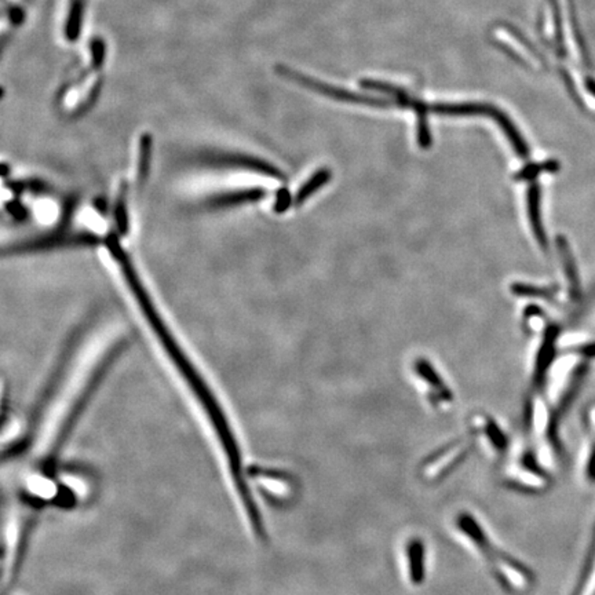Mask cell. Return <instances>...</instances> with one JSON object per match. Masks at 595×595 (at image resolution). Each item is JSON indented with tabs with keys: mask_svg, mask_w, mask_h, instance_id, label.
<instances>
[{
	"mask_svg": "<svg viewBox=\"0 0 595 595\" xmlns=\"http://www.w3.org/2000/svg\"><path fill=\"white\" fill-rule=\"evenodd\" d=\"M123 351L104 325H87L12 440L0 446V595L14 594L42 521L75 499L63 459Z\"/></svg>",
	"mask_w": 595,
	"mask_h": 595,
	"instance_id": "cell-1",
	"label": "cell"
},
{
	"mask_svg": "<svg viewBox=\"0 0 595 595\" xmlns=\"http://www.w3.org/2000/svg\"><path fill=\"white\" fill-rule=\"evenodd\" d=\"M139 313L166 371L210 440L245 521L258 523L262 517L248 483L250 475L245 469V449L224 401L187 350V346L174 334L170 325L161 320L152 301L141 303Z\"/></svg>",
	"mask_w": 595,
	"mask_h": 595,
	"instance_id": "cell-2",
	"label": "cell"
},
{
	"mask_svg": "<svg viewBox=\"0 0 595 595\" xmlns=\"http://www.w3.org/2000/svg\"><path fill=\"white\" fill-rule=\"evenodd\" d=\"M430 113L441 116H489L494 105L478 104V102H463V104H443L428 105Z\"/></svg>",
	"mask_w": 595,
	"mask_h": 595,
	"instance_id": "cell-3",
	"label": "cell"
},
{
	"mask_svg": "<svg viewBox=\"0 0 595 595\" xmlns=\"http://www.w3.org/2000/svg\"><path fill=\"white\" fill-rule=\"evenodd\" d=\"M528 216L533 226V234L542 248H547L546 232H544L543 222H542L541 211V187L538 184H533L528 189Z\"/></svg>",
	"mask_w": 595,
	"mask_h": 595,
	"instance_id": "cell-4",
	"label": "cell"
},
{
	"mask_svg": "<svg viewBox=\"0 0 595 595\" xmlns=\"http://www.w3.org/2000/svg\"><path fill=\"white\" fill-rule=\"evenodd\" d=\"M489 118L494 119V121H496V123L499 124V127L504 130V132L506 134L507 139H509L510 144H512L513 149L515 150V153H517L521 158H528V145H526L525 139L521 136L517 127L513 123L512 119H510L506 113L502 112L499 108L494 107V110H492Z\"/></svg>",
	"mask_w": 595,
	"mask_h": 595,
	"instance_id": "cell-5",
	"label": "cell"
},
{
	"mask_svg": "<svg viewBox=\"0 0 595 595\" xmlns=\"http://www.w3.org/2000/svg\"><path fill=\"white\" fill-rule=\"evenodd\" d=\"M557 248L560 253L562 264H564V271L567 274L568 282L571 285V295L572 300H581V282H579L578 269H576L575 259L571 254L570 245H568L567 239L562 236L557 237Z\"/></svg>",
	"mask_w": 595,
	"mask_h": 595,
	"instance_id": "cell-6",
	"label": "cell"
},
{
	"mask_svg": "<svg viewBox=\"0 0 595 595\" xmlns=\"http://www.w3.org/2000/svg\"><path fill=\"white\" fill-rule=\"evenodd\" d=\"M268 193L262 187H253V189L236 190V192L216 196V197L211 198L210 203L214 206L242 205V203L259 202Z\"/></svg>",
	"mask_w": 595,
	"mask_h": 595,
	"instance_id": "cell-7",
	"label": "cell"
},
{
	"mask_svg": "<svg viewBox=\"0 0 595 595\" xmlns=\"http://www.w3.org/2000/svg\"><path fill=\"white\" fill-rule=\"evenodd\" d=\"M332 178V173L328 168H320L317 170L305 184L301 187V189L296 192L295 197H293V205L296 207H300L303 203L311 197L313 193H316L317 190L321 189L325 184H327L330 179Z\"/></svg>",
	"mask_w": 595,
	"mask_h": 595,
	"instance_id": "cell-8",
	"label": "cell"
},
{
	"mask_svg": "<svg viewBox=\"0 0 595 595\" xmlns=\"http://www.w3.org/2000/svg\"><path fill=\"white\" fill-rule=\"evenodd\" d=\"M558 337V327L555 325H549L544 334L543 345H542L541 353L538 357V367H536V377H543L549 367L550 361L554 356L555 340Z\"/></svg>",
	"mask_w": 595,
	"mask_h": 595,
	"instance_id": "cell-9",
	"label": "cell"
},
{
	"mask_svg": "<svg viewBox=\"0 0 595 595\" xmlns=\"http://www.w3.org/2000/svg\"><path fill=\"white\" fill-rule=\"evenodd\" d=\"M560 170V163L557 160H547L543 163H533L525 166L523 170L515 174L517 181H529L536 178L542 173H557Z\"/></svg>",
	"mask_w": 595,
	"mask_h": 595,
	"instance_id": "cell-10",
	"label": "cell"
},
{
	"mask_svg": "<svg viewBox=\"0 0 595 595\" xmlns=\"http://www.w3.org/2000/svg\"><path fill=\"white\" fill-rule=\"evenodd\" d=\"M512 293L518 296H529V298H542V300H552L558 293V287H536V285L514 283L512 285Z\"/></svg>",
	"mask_w": 595,
	"mask_h": 595,
	"instance_id": "cell-11",
	"label": "cell"
},
{
	"mask_svg": "<svg viewBox=\"0 0 595 595\" xmlns=\"http://www.w3.org/2000/svg\"><path fill=\"white\" fill-rule=\"evenodd\" d=\"M81 21H82V5L81 2H76L75 6H73L72 12H71L70 20H68V28H66V34L70 36L71 39H75L76 36H79V29H81Z\"/></svg>",
	"mask_w": 595,
	"mask_h": 595,
	"instance_id": "cell-12",
	"label": "cell"
},
{
	"mask_svg": "<svg viewBox=\"0 0 595 595\" xmlns=\"http://www.w3.org/2000/svg\"><path fill=\"white\" fill-rule=\"evenodd\" d=\"M293 198L287 187H280L276 193V202L274 205V211L277 214L285 213L293 205Z\"/></svg>",
	"mask_w": 595,
	"mask_h": 595,
	"instance_id": "cell-13",
	"label": "cell"
},
{
	"mask_svg": "<svg viewBox=\"0 0 595 595\" xmlns=\"http://www.w3.org/2000/svg\"><path fill=\"white\" fill-rule=\"evenodd\" d=\"M14 230L6 229V227H0V250L7 247V245H15L14 242Z\"/></svg>",
	"mask_w": 595,
	"mask_h": 595,
	"instance_id": "cell-14",
	"label": "cell"
},
{
	"mask_svg": "<svg viewBox=\"0 0 595 595\" xmlns=\"http://www.w3.org/2000/svg\"><path fill=\"white\" fill-rule=\"evenodd\" d=\"M581 354H584V356L587 357H595V343L583 346V348H581Z\"/></svg>",
	"mask_w": 595,
	"mask_h": 595,
	"instance_id": "cell-15",
	"label": "cell"
}]
</instances>
